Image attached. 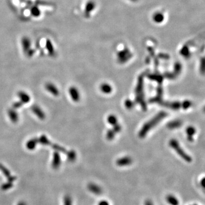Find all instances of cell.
<instances>
[{"label": "cell", "mask_w": 205, "mask_h": 205, "mask_svg": "<svg viewBox=\"0 0 205 205\" xmlns=\"http://www.w3.org/2000/svg\"><path fill=\"white\" fill-rule=\"evenodd\" d=\"M17 205H27L25 202H20Z\"/></svg>", "instance_id": "16"}, {"label": "cell", "mask_w": 205, "mask_h": 205, "mask_svg": "<svg viewBox=\"0 0 205 205\" xmlns=\"http://www.w3.org/2000/svg\"><path fill=\"white\" fill-rule=\"evenodd\" d=\"M166 202L170 205H179L178 199L173 195L169 194L166 197Z\"/></svg>", "instance_id": "5"}, {"label": "cell", "mask_w": 205, "mask_h": 205, "mask_svg": "<svg viewBox=\"0 0 205 205\" xmlns=\"http://www.w3.org/2000/svg\"><path fill=\"white\" fill-rule=\"evenodd\" d=\"M13 186V183H12V182H6V183H4V184L1 186V189H2L3 190H7L10 189V188H12Z\"/></svg>", "instance_id": "8"}, {"label": "cell", "mask_w": 205, "mask_h": 205, "mask_svg": "<svg viewBox=\"0 0 205 205\" xmlns=\"http://www.w3.org/2000/svg\"><path fill=\"white\" fill-rule=\"evenodd\" d=\"M171 147L175 150V151L178 154L180 157H181L186 162H190L192 161V158L186 153L180 147L178 143L175 140H171L169 143Z\"/></svg>", "instance_id": "2"}, {"label": "cell", "mask_w": 205, "mask_h": 205, "mask_svg": "<svg viewBox=\"0 0 205 205\" xmlns=\"http://www.w3.org/2000/svg\"><path fill=\"white\" fill-rule=\"evenodd\" d=\"M188 134H190V135L194 134V128H191V127L189 128L188 129Z\"/></svg>", "instance_id": "13"}, {"label": "cell", "mask_w": 205, "mask_h": 205, "mask_svg": "<svg viewBox=\"0 0 205 205\" xmlns=\"http://www.w3.org/2000/svg\"><path fill=\"white\" fill-rule=\"evenodd\" d=\"M108 120V122L111 124H115L116 123V122H117V119H116V118H115V116H109Z\"/></svg>", "instance_id": "11"}, {"label": "cell", "mask_w": 205, "mask_h": 205, "mask_svg": "<svg viewBox=\"0 0 205 205\" xmlns=\"http://www.w3.org/2000/svg\"><path fill=\"white\" fill-rule=\"evenodd\" d=\"M88 189L90 192L96 195H100L102 193V188L94 183H90L88 185Z\"/></svg>", "instance_id": "3"}, {"label": "cell", "mask_w": 205, "mask_h": 205, "mask_svg": "<svg viewBox=\"0 0 205 205\" xmlns=\"http://www.w3.org/2000/svg\"><path fill=\"white\" fill-rule=\"evenodd\" d=\"M165 113H163V112L160 113L156 117V118H154L153 119L151 120L146 124H145V125L143 127V128L142 129V130H141V131L140 132V136H141V137H143L147 133V132L150 129H151L152 127L154 126L156 124H157V123L162 119L163 117H165Z\"/></svg>", "instance_id": "1"}, {"label": "cell", "mask_w": 205, "mask_h": 205, "mask_svg": "<svg viewBox=\"0 0 205 205\" xmlns=\"http://www.w3.org/2000/svg\"><path fill=\"white\" fill-rule=\"evenodd\" d=\"M63 203H64V205H72V201L71 196L66 195L65 196L63 199Z\"/></svg>", "instance_id": "7"}, {"label": "cell", "mask_w": 205, "mask_h": 205, "mask_svg": "<svg viewBox=\"0 0 205 205\" xmlns=\"http://www.w3.org/2000/svg\"><path fill=\"white\" fill-rule=\"evenodd\" d=\"M0 169L1 171H2V173H4V174L8 178L10 176V171L6 169L5 168L4 166H2V165H0Z\"/></svg>", "instance_id": "9"}, {"label": "cell", "mask_w": 205, "mask_h": 205, "mask_svg": "<svg viewBox=\"0 0 205 205\" xmlns=\"http://www.w3.org/2000/svg\"><path fill=\"white\" fill-rule=\"evenodd\" d=\"M201 184L202 188H205V185H204V183H205V178H204L202 179V181H201Z\"/></svg>", "instance_id": "15"}, {"label": "cell", "mask_w": 205, "mask_h": 205, "mask_svg": "<svg viewBox=\"0 0 205 205\" xmlns=\"http://www.w3.org/2000/svg\"><path fill=\"white\" fill-rule=\"evenodd\" d=\"M132 162V160L129 157H124L117 160L116 164L119 166H125L129 165Z\"/></svg>", "instance_id": "4"}, {"label": "cell", "mask_w": 205, "mask_h": 205, "mask_svg": "<svg viewBox=\"0 0 205 205\" xmlns=\"http://www.w3.org/2000/svg\"><path fill=\"white\" fill-rule=\"evenodd\" d=\"M194 205H196V204H194Z\"/></svg>", "instance_id": "17"}, {"label": "cell", "mask_w": 205, "mask_h": 205, "mask_svg": "<svg viewBox=\"0 0 205 205\" xmlns=\"http://www.w3.org/2000/svg\"><path fill=\"white\" fill-rule=\"evenodd\" d=\"M101 90L105 94L111 93L112 91V88L111 86L108 84H103L101 86Z\"/></svg>", "instance_id": "6"}, {"label": "cell", "mask_w": 205, "mask_h": 205, "mask_svg": "<svg viewBox=\"0 0 205 205\" xmlns=\"http://www.w3.org/2000/svg\"><path fill=\"white\" fill-rule=\"evenodd\" d=\"M144 205H154L152 201L150 199L146 200L144 202Z\"/></svg>", "instance_id": "14"}, {"label": "cell", "mask_w": 205, "mask_h": 205, "mask_svg": "<svg viewBox=\"0 0 205 205\" xmlns=\"http://www.w3.org/2000/svg\"><path fill=\"white\" fill-rule=\"evenodd\" d=\"M40 10L37 8H34L32 10V14L34 17H38L40 16Z\"/></svg>", "instance_id": "10"}, {"label": "cell", "mask_w": 205, "mask_h": 205, "mask_svg": "<svg viewBox=\"0 0 205 205\" xmlns=\"http://www.w3.org/2000/svg\"><path fill=\"white\" fill-rule=\"evenodd\" d=\"M98 205H110L108 202H107L105 200H102L100 202H99Z\"/></svg>", "instance_id": "12"}]
</instances>
